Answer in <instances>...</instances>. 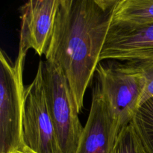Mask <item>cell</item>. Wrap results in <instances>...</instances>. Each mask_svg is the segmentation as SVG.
I'll list each match as a JSON object with an SVG mask.
<instances>
[{
  "mask_svg": "<svg viewBox=\"0 0 153 153\" xmlns=\"http://www.w3.org/2000/svg\"><path fill=\"white\" fill-rule=\"evenodd\" d=\"M131 124L146 153H153V97L139 107Z\"/></svg>",
  "mask_w": 153,
  "mask_h": 153,
  "instance_id": "30bf717a",
  "label": "cell"
},
{
  "mask_svg": "<svg viewBox=\"0 0 153 153\" xmlns=\"http://www.w3.org/2000/svg\"><path fill=\"white\" fill-rule=\"evenodd\" d=\"M49 113L63 153H76L83 131L74 97L62 70L40 61Z\"/></svg>",
  "mask_w": 153,
  "mask_h": 153,
  "instance_id": "277c9868",
  "label": "cell"
},
{
  "mask_svg": "<svg viewBox=\"0 0 153 153\" xmlns=\"http://www.w3.org/2000/svg\"><path fill=\"white\" fill-rule=\"evenodd\" d=\"M26 55L13 61L0 51V153L24 147L22 138L25 89L23 69Z\"/></svg>",
  "mask_w": 153,
  "mask_h": 153,
  "instance_id": "3957f363",
  "label": "cell"
},
{
  "mask_svg": "<svg viewBox=\"0 0 153 153\" xmlns=\"http://www.w3.org/2000/svg\"><path fill=\"white\" fill-rule=\"evenodd\" d=\"M153 22V0H118L112 23L143 25Z\"/></svg>",
  "mask_w": 153,
  "mask_h": 153,
  "instance_id": "9c48e42d",
  "label": "cell"
},
{
  "mask_svg": "<svg viewBox=\"0 0 153 153\" xmlns=\"http://www.w3.org/2000/svg\"><path fill=\"white\" fill-rule=\"evenodd\" d=\"M120 131L97 80L93 89L89 116L76 153H111Z\"/></svg>",
  "mask_w": 153,
  "mask_h": 153,
  "instance_id": "ba28073f",
  "label": "cell"
},
{
  "mask_svg": "<svg viewBox=\"0 0 153 153\" xmlns=\"http://www.w3.org/2000/svg\"><path fill=\"white\" fill-rule=\"evenodd\" d=\"M22 138L24 147L34 153H63L48 108L40 62L25 89Z\"/></svg>",
  "mask_w": 153,
  "mask_h": 153,
  "instance_id": "5b68a950",
  "label": "cell"
},
{
  "mask_svg": "<svg viewBox=\"0 0 153 153\" xmlns=\"http://www.w3.org/2000/svg\"><path fill=\"white\" fill-rule=\"evenodd\" d=\"M111 153H146L131 123L120 129Z\"/></svg>",
  "mask_w": 153,
  "mask_h": 153,
  "instance_id": "8fae6325",
  "label": "cell"
},
{
  "mask_svg": "<svg viewBox=\"0 0 153 153\" xmlns=\"http://www.w3.org/2000/svg\"><path fill=\"white\" fill-rule=\"evenodd\" d=\"M12 153H34V152H32V151H31L30 149H27V148L22 147L21 148V149H17V150H16L15 152Z\"/></svg>",
  "mask_w": 153,
  "mask_h": 153,
  "instance_id": "4fadbf2b",
  "label": "cell"
},
{
  "mask_svg": "<svg viewBox=\"0 0 153 153\" xmlns=\"http://www.w3.org/2000/svg\"><path fill=\"white\" fill-rule=\"evenodd\" d=\"M153 61V22L143 25L112 23L108 32L100 62Z\"/></svg>",
  "mask_w": 153,
  "mask_h": 153,
  "instance_id": "8992f818",
  "label": "cell"
},
{
  "mask_svg": "<svg viewBox=\"0 0 153 153\" xmlns=\"http://www.w3.org/2000/svg\"><path fill=\"white\" fill-rule=\"evenodd\" d=\"M98 81L118 128L128 125L140 106L146 90L143 69L133 62L108 61L98 64Z\"/></svg>",
  "mask_w": 153,
  "mask_h": 153,
  "instance_id": "7a4b0ae2",
  "label": "cell"
},
{
  "mask_svg": "<svg viewBox=\"0 0 153 153\" xmlns=\"http://www.w3.org/2000/svg\"><path fill=\"white\" fill-rule=\"evenodd\" d=\"M60 0H30L20 6L19 54L33 49L46 55L53 32Z\"/></svg>",
  "mask_w": 153,
  "mask_h": 153,
  "instance_id": "52a82bcc",
  "label": "cell"
},
{
  "mask_svg": "<svg viewBox=\"0 0 153 153\" xmlns=\"http://www.w3.org/2000/svg\"><path fill=\"white\" fill-rule=\"evenodd\" d=\"M118 0H60L46 61L62 70L79 114L97 71Z\"/></svg>",
  "mask_w": 153,
  "mask_h": 153,
  "instance_id": "6da1fadb",
  "label": "cell"
},
{
  "mask_svg": "<svg viewBox=\"0 0 153 153\" xmlns=\"http://www.w3.org/2000/svg\"><path fill=\"white\" fill-rule=\"evenodd\" d=\"M133 63H135L143 69L146 76V87L140 103L141 105L143 103L153 97V61H135Z\"/></svg>",
  "mask_w": 153,
  "mask_h": 153,
  "instance_id": "7c38bea8",
  "label": "cell"
}]
</instances>
